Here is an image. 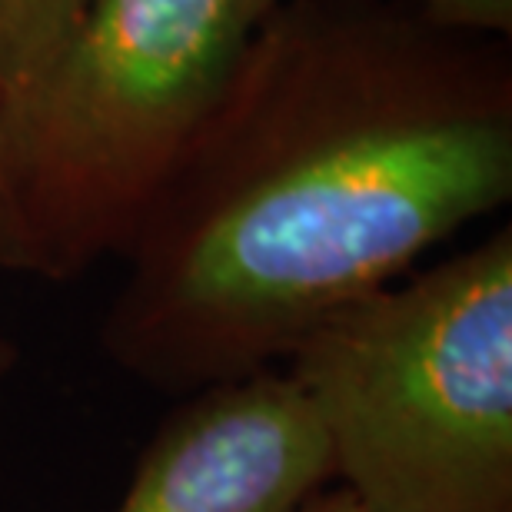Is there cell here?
<instances>
[{"instance_id":"cell-2","label":"cell","mask_w":512,"mask_h":512,"mask_svg":"<svg viewBox=\"0 0 512 512\" xmlns=\"http://www.w3.org/2000/svg\"><path fill=\"white\" fill-rule=\"evenodd\" d=\"M276 0H94L0 107V270L47 283L120 260Z\"/></svg>"},{"instance_id":"cell-3","label":"cell","mask_w":512,"mask_h":512,"mask_svg":"<svg viewBox=\"0 0 512 512\" xmlns=\"http://www.w3.org/2000/svg\"><path fill=\"white\" fill-rule=\"evenodd\" d=\"M373 512H512V227L340 306L280 363Z\"/></svg>"},{"instance_id":"cell-8","label":"cell","mask_w":512,"mask_h":512,"mask_svg":"<svg viewBox=\"0 0 512 512\" xmlns=\"http://www.w3.org/2000/svg\"><path fill=\"white\" fill-rule=\"evenodd\" d=\"M17 360H20L17 343L10 340V333L4 330V323H0V386H4V383H7V376L14 373Z\"/></svg>"},{"instance_id":"cell-6","label":"cell","mask_w":512,"mask_h":512,"mask_svg":"<svg viewBox=\"0 0 512 512\" xmlns=\"http://www.w3.org/2000/svg\"><path fill=\"white\" fill-rule=\"evenodd\" d=\"M433 14L456 20V24L489 30V34H512V0H416Z\"/></svg>"},{"instance_id":"cell-5","label":"cell","mask_w":512,"mask_h":512,"mask_svg":"<svg viewBox=\"0 0 512 512\" xmlns=\"http://www.w3.org/2000/svg\"><path fill=\"white\" fill-rule=\"evenodd\" d=\"M90 7L94 0H0V107L60 54Z\"/></svg>"},{"instance_id":"cell-7","label":"cell","mask_w":512,"mask_h":512,"mask_svg":"<svg viewBox=\"0 0 512 512\" xmlns=\"http://www.w3.org/2000/svg\"><path fill=\"white\" fill-rule=\"evenodd\" d=\"M300 512H373L366 503H360L350 489H343V486H323L320 493L306 499V506Z\"/></svg>"},{"instance_id":"cell-1","label":"cell","mask_w":512,"mask_h":512,"mask_svg":"<svg viewBox=\"0 0 512 512\" xmlns=\"http://www.w3.org/2000/svg\"><path fill=\"white\" fill-rule=\"evenodd\" d=\"M509 197V37L416 0H276L120 256L100 346L167 396L270 370Z\"/></svg>"},{"instance_id":"cell-4","label":"cell","mask_w":512,"mask_h":512,"mask_svg":"<svg viewBox=\"0 0 512 512\" xmlns=\"http://www.w3.org/2000/svg\"><path fill=\"white\" fill-rule=\"evenodd\" d=\"M180 399L114 512H300L333 483L323 433L283 366Z\"/></svg>"}]
</instances>
